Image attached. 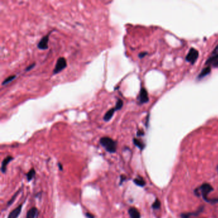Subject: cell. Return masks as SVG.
Instances as JSON below:
<instances>
[{"label": "cell", "mask_w": 218, "mask_h": 218, "mask_svg": "<svg viewBox=\"0 0 218 218\" xmlns=\"http://www.w3.org/2000/svg\"><path fill=\"white\" fill-rule=\"evenodd\" d=\"M133 143L136 145V146L137 147H138L140 150H143L145 147V144L142 142V141L138 139L134 138L133 139Z\"/></svg>", "instance_id": "obj_14"}, {"label": "cell", "mask_w": 218, "mask_h": 218, "mask_svg": "<svg viewBox=\"0 0 218 218\" xmlns=\"http://www.w3.org/2000/svg\"><path fill=\"white\" fill-rule=\"evenodd\" d=\"M211 68L210 67H205L202 70V72H200V74L198 75V79L203 78L205 76H207L208 74H209L211 73Z\"/></svg>", "instance_id": "obj_12"}, {"label": "cell", "mask_w": 218, "mask_h": 218, "mask_svg": "<svg viewBox=\"0 0 218 218\" xmlns=\"http://www.w3.org/2000/svg\"><path fill=\"white\" fill-rule=\"evenodd\" d=\"M100 143L105 148L106 151L110 153H115L116 151L117 143L114 139L110 137H102L100 139Z\"/></svg>", "instance_id": "obj_1"}, {"label": "cell", "mask_w": 218, "mask_h": 218, "mask_svg": "<svg viewBox=\"0 0 218 218\" xmlns=\"http://www.w3.org/2000/svg\"><path fill=\"white\" fill-rule=\"evenodd\" d=\"M19 191H17V192H16V193L14 195H13V196H12V198H11L10 200V201H8V205H12V204L13 203V202H14L15 199L16 198V197H17V195L19 194Z\"/></svg>", "instance_id": "obj_18"}, {"label": "cell", "mask_w": 218, "mask_h": 218, "mask_svg": "<svg viewBox=\"0 0 218 218\" xmlns=\"http://www.w3.org/2000/svg\"><path fill=\"white\" fill-rule=\"evenodd\" d=\"M212 65H213V66H214V67H218V60H217L214 63H213Z\"/></svg>", "instance_id": "obj_26"}, {"label": "cell", "mask_w": 218, "mask_h": 218, "mask_svg": "<svg viewBox=\"0 0 218 218\" xmlns=\"http://www.w3.org/2000/svg\"><path fill=\"white\" fill-rule=\"evenodd\" d=\"M147 53H146V52H142V53H139L138 56H139V57L140 58H143L145 55H147Z\"/></svg>", "instance_id": "obj_23"}, {"label": "cell", "mask_w": 218, "mask_h": 218, "mask_svg": "<svg viewBox=\"0 0 218 218\" xmlns=\"http://www.w3.org/2000/svg\"><path fill=\"white\" fill-rule=\"evenodd\" d=\"M212 191H213V188L212 187V186L209 184L205 183V184H203L200 187H199V189H195L194 193L196 195V196H199V193H200L204 200L207 202V203H209L210 199L208 198V195Z\"/></svg>", "instance_id": "obj_2"}, {"label": "cell", "mask_w": 218, "mask_h": 218, "mask_svg": "<svg viewBox=\"0 0 218 218\" xmlns=\"http://www.w3.org/2000/svg\"><path fill=\"white\" fill-rule=\"evenodd\" d=\"M152 207L153 208V209H159L161 207V202L158 199H156L155 202H153V203L152 204Z\"/></svg>", "instance_id": "obj_17"}, {"label": "cell", "mask_w": 218, "mask_h": 218, "mask_svg": "<svg viewBox=\"0 0 218 218\" xmlns=\"http://www.w3.org/2000/svg\"><path fill=\"white\" fill-rule=\"evenodd\" d=\"M35 65H36V63H33L32 64H31V65H30L29 66L27 67V68H26V69H25V70H26V72H28V71L30 70L31 69H33V68L35 66Z\"/></svg>", "instance_id": "obj_21"}, {"label": "cell", "mask_w": 218, "mask_h": 218, "mask_svg": "<svg viewBox=\"0 0 218 218\" xmlns=\"http://www.w3.org/2000/svg\"><path fill=\"white\" fill-rule=\"evenodd\" d=\"M212 56H218V45L215 47L214 51L212 53Z\"/></svg>", "instance_id": "obj_20"}, {"label": "cell", "mask_w": 218, "mask_h": 218, "mask_svg": "<svg viewBox=\"0 0 218 218\" xmlns=\"http://www.w3.org/2000/svg\"><path fill=\"white\" fill-rule=\"evenodd\" d=\"M49 35H46L40 39L39 42L37 44V47L40 50H46L49 47Z\"/></svg>", "instance_id": "obj_6"}, {"label": "cell", "mask_w": 218, "mask_h": 218, "mask_svg": "<svg viewBox=\"0 0 218 218\" xmlns=\"http://www.w3.org/2000/svg\"><path fill=\"white\" fill-rule=\"evenodd\" d=\"M16 78V75H12V76H8L7 78H6L5 79H4L3 83H2V85H7L8 83H10V82H12V81L15 79Z\"/></svg>", "instance_id": "obj_16"}, {"label": "cell", "mask_w": 218, "mask_h": 218, "mask_svg": "<svg viewBox=\"0 0 218 218\" xmlns=\"http://www.w3.org/2000/svg\"><path fill=\"white\" fill-rule=\"evenodd\" d=\"M126 180V176H124V175H121L120 176V185H121L122 184V182H124Z\"/></svg>", "instance_id": "obj_22"}, {"label": "cell", "mask_w": 218, "mask_h": 218, "mask_svg": "<svg viewBox=\"0 0 218 218\" xmlns=\"http://www.w3.org/2000/svg\"><path fill=\"white\" fill-rule=\"evenodd\" d=\"M144 135V132L143 131H138L137 133V136H143Z\"/></svg>", "instance_id": "obj_25"}, {"label": "cell", "mask_w": 218, "mask_h": 218, "mask_svg": "<svg viewBox=\"0 0 218 218\" xmlns=\"http://www.w3.org/2000/svg\"><path fill=\"white\" fill-rule=\"evenodd\" d=\"M58 166H59V168H60V170H63V166H62V165H61L60 163H58Z\"/></svg>", "instance_id": "obj_27"}, {"label": "cell", "mask_w": 218, "mask_h": 218, "mask_svg": "<svg viewBox=\"0 0 218 218\" xmlns=\"http://www.w3.org/2000/svg\"><path fill=\"white\" fill-rule=\"evenodd\" d=\"M198 56L199 53L197 50L195 49L194 48H191L190 49L189 53H188L187 56H186L185 60L186 61H188V62L193 64V63H194L196 61L198 58Z\"/></svg>", "instance_id": "obj_5"}, {"label": "cell", "mask_w": 218, "mask_h": 218, "mask_svg": "<svg viewBox=\"0 0 218 218\" xmlns=\"http://www.w3.org/2000/svg\"><path fill=\"white\" fill-rule=\"evenodd\" d=\"M138 101L140 104H144L148 102L149 99H148V92L145 88H141L138 96Z\"/></svg>", "instance_id": "obj_7"}, {"label": "cell", "mask_w": 218, "mask_h": 218, "mask_svg": "<svg viewBox=\"0 0 218 218\" xmlns=\"http://www.w3.org/2000/svg\"><path fill=\"white\" fill-rule=\"evenodd\" d=\"M133 182L136 185L140 186V187H143V186H145V184H146V183H145V181L141 176H139V177H138V178L134 179Z\"/></svg>", "instance_id": "obj_13"}, {"label": "cell", "mask_w": 218, "mask_h": 218, "mask_svg": "<svg viewBox=\"0 0 218 218\" xmlns=\"http://www.w3.org/2000/svg\"><path fill=\"white\" fill-rule=\"evenodd\" d=\"M35 175V171L33 168H32L31 170H30L29 171V172L28 174H26V178H27V180H28V181H30L32 180L34 176Z\"/></svg>", "instance_id": "obj_15"}, {"label": "cell", "mask_w": 218, "mask_h": 218, "mask_svg": "<svg viewBox=\"0 0 218 218\" xmlns=\"http://www.w3.org/2000/svg\"><path fill=\"white\" fill-rule=\"evenodd\" d=\"M22 205H21L19 206H18L16 209L13 210L10 214H9L8 218H17L18 216H19V214H21V212L22 210Z\"/></svg>", "instance_id": "obj_10"}, {"label": "cell", "mask_w": 218, "mask_h": 218, "mask_svg": "<svg viewBox=\"0 0 218 218\" xmlns=\"http://www.w3.org/2000/svg\"><path fill=\"white\" fill-rule=\"evenodd\" d=\"M217 171H218V166H217Z\"/></svg>", "instance_id": "obj_28"}, {"label": "cell", "mask_w": 218, "mask_h": 218, "mask_svg": "<svg viewBox=\"0 0 218 218\" xmlns=\"http://www.w3.org/2000/svg\"><path fill=\"white\" fill-rule=\"evenodd\" d=\"M39 214V211L36 207L31 208L30 209L26 216V218H37Z\"/></svg>", "instance_id": "obj_9"}, {"label": "cell", "mask_w": 218, "mask_h": 218, "mask_svg": "<svg viewBox=\"0 0 218 218\" xmlns=\"http://www.w3.org/2000/svg\"><path fill=\"white\" fill-rule=\"evenodd\" d=\"M123 105H124L123 101H122V100L120 99H118L115 106L114 108H112L111 109H110V110H109L106 113V114L104 115V116L103 117L104 121H105V122L110 121L113 118V115H114L115 111L121 110L122 107H123Z\"/></svg>", "instance_id": "obj_3"}, {"label": "cell", "mask_w": 218, "mask_h": 218, "mask_svg": "<svg viewBox=\"0 0 218 218\" xmlns=\"http://www.w3.org/2000/svg\"><path fill=\"white\" fill-rule=\"evenodd\" d=\"M12 160H13V157L12 156H8L6 158L4 159L3 161L1 162V170L3 174H4L7 171V165Z\"/></svg>", "instance_id": "obj_8"}, {"label": "cell", "mask_w": 218, "mask_h": 218, "mask_svg": "<svg viewBox=\"0 0 218 218\" xmlns=\"http://www.w3.org/2000/svg\"><path fill=\"white\" fill-rule=\"evenodd\" d=\"M86 216H87V218H94V216L89 212H87V214H86Z\"/></svg>", "instance_id": "obj_24"}, {"label": "cell", "mask_w": 218, "mask_h": 218, "mask_svg": "<svg viewBox=\"0 0 218 218\" xmlns=\"http://www.w3.org/2000/svg\"><path fill=\"white\" fill-rule=\"evenodd\" d=\"M67 63L65 58L63 57L59 58L56 61L55 67H54V69L53 70V74L60 73V72H62L63 69H65L67 67Z\"/></svg>", "instance_id": "obj_4"}, {"label": "cell", "mask_w": 218, "mask_h": 218, "mask_svg": "<svg viewBox=\"0 0 218 218\" xmlns=\"http://www.w3.org/2000/svg\"><path fill=\"white\" fill-rule=\"evenodd\" d=\"M191 216H193V213H184L181 214V218H190Z\"/></svg>", "instance_id": "obj_19"}, {"label": "cell", "mask_w": 218, "mask_h": 218, "mask_svg": "<svg viewBox=\"0 0 218 218\" xmlns=\"http://www.w3.org/2000/svg\"><path fill=\"white\" fill-rule=\"evenodd\" d=\"M128 212L131 218H141L139 212L135 207H131Z\"/></svg>", "instance_id": "obj_11"}]
</instances>
